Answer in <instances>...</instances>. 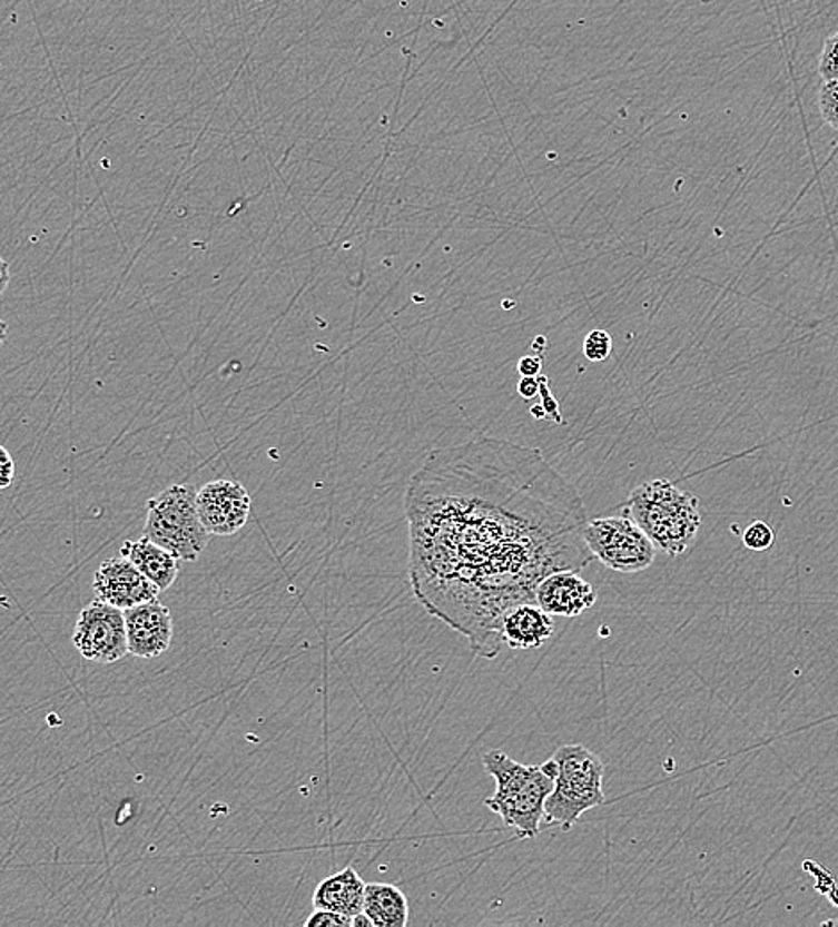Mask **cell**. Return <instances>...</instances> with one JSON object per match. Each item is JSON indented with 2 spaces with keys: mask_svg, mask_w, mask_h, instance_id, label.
Returning <instances> with one entry per match:
<instances>
[{
  "mask_svg": "<svg viewBox=\"0 0 838 927\" xmlns=\"http://www.w3.org/2000/svg\"><path fill=\"white\" fill-rule=\"evenodd\" d=\"M408 576L417 603L496 659L502 619L534 601L555 571H582L594 556L588 511L543 453L480 437L432 450L404 497Z\"/></svg>",
  "mask_w": 838,
  "mask_h": 927,
  "instance_id": "obj_1",
  "label": "cell"
},
{
  "mask_svg": "<svg viewBox=\"0 0 838 927\" xmlns=\"http://www.w3.org/2000/svg\"><path fill=\"white\" fill-rule=\"evenodd\" d=\"M482 766L496 781V790L484 805L494 811L503 826L514 829L521 840L535 838L544 822V805L553 790V778L541 766H525L505 751L491 749Z\"/></svg>",
  "mask_w": 838,
  "mask_h": 927,
  "instance_id": "obj_2",
  "label": "cell"
},
{
  "mask_svg": "<svg viewBox=\"0 0 838 927\" xmlns=\"http://www.w3.org/2000/svg\"><path fill=\"white\" fill-rule=\"evenodd\" d=\"M627 514L669 556L683 555L701 529L700 500L669 480L637 485L628 497Z\"/></svg>",
  "mask_w": 838,
  "mask_h": 927,
  "instance_id": "obj_3",
  "label": "cell"
},
{
  "mask_svg": "<svg viewBox=\"0 0 838 927\" xmlns=\"http://www.w3.org/2000/svg\"><path fill=\"white\" fill-rule=\"evenodd\" d=\"M541 767L553 778V790L544 805L548 826L570 831L585 811L605 802V763L585 746H561Z\"/></svg>",
  "mask_w": 838,
  "mask_h": 927,
  "instance_id": "obj_4",
  "label": "cell"
},
{
  "mask_svg": "<svg viewBox=\"0 0 838 927\" xmlns=\"http://www.w3.org/2000/svg\"><path fill=\"white\" fill-rule=\"evenodd\" d=\"M147 511L145 538L177 561L197 562L211 539L198 517L197 491L191 485H170L148 500Z\"/></svg>",
  "mask_w": 838,
  "mask_h": 927,
  "instance_id": "obj_5",
  "label": "cell"
},
{
  "mask_svg": "<svg viewBox=\"0 0 838 927\" xmlns=\"http://www.w3.org/2000/svg\"><path fill=\"white\" fill-rule=\"evenodd\" d=\"M583 538L592 556L618 573L648 570L657 556V546L628 514L588 521Z\"/></svg>",
  "mask_w": 838,
  "mask_h": 927,
  "instance_id": "obj_6",
  "label": "cell"
},
{
  "mask_svg": "<svg viewBox=\"0 0 838 927\" xmlns=\"http://www.w3.org/2000/svg\"><path fill=\"white\" fill-rule=\"evenodd\" d=\"M72 642L81 657L91 662L115 663L124 659L129 654L124 610L95 598L81 610Z\"/></svg>",
  "mask_w": 838,
  "mask_h": 927,
  "instance_id": "obj_7",
  "label": "cell"
},
{
  "mask_svg": "<svg viewBox=\"0 0 838 927\" xmlns=\"http://www.w3.org/2000/svg\"><path fill=\"white\" fill-rule=\"evenodd\" d=\"M252 500L247 489L233 480H215L197 491L198 517L209 535H234L247 524Z\"/></svg>",
  "mask_w": 838,
  "mask_h": 927,
  "instance_id": "obj_8",
  "label": "cell"
},
{
  "mask_svg": "<svg viewBox=\"0 0 838 927\" xmlns=\"http://www.w3.org/2000/svg\"><path fill=\"white\" fill-rule=\"evenodd\" d=\"M129 653L138 659H156L170 648L174 639V618L161 601H145L124 610Z\"/></svg>",
  "mask_w": 838,
  "mask_h": 927,
  "instance_id": "obj_9",
  "label": "cell"
},
{
  "mask_svg": "<svg viewBox=\"0 0 838 927\" xmlns=\"http://www.w3.org/2000/svg\"><path fill=\"white\" fill-rule=\"evenodd\" d=\"M95 598L117 609L127 610L145 601L154 600L159 589L126 556H115L102 562L93 579Z\"/></svg>",
  "mask_w": 838,
  "mask_h": 927,
  "instance_id": "obj_10",
  "label": "cell"
},
{
  "mask_svg": "<svg viewBox=\"0 0 838 927\" xmlns=\"http://www.w3.org/2000/svg\"><path fill=\"white\" fill-rule=\"evenodd\" d=\"M598 594L579 571H555L539 582L534 601L550 615L576 618L597 603Z\"/></svg>",
  "mask_w": 838,
  "mask_h": 927,
  "instance_id": "obj_11",
  "label": "cell"
},
{
  "mask_svg": "<svg viewBox=\"0 0 838 927\" xmlns=\"http://www.w3.org/2000/svg\"><path fill=\"white\" fill-rule=\"evenodd\" d=\"M555 632L553 615L544 612L535 601L511 607L502 619V641L511 650H538Z\"/></svg>",
  "mask_w": 838,
  "mask_h": 927,
  "instance_id": "obj_12",
  "label": "cell"
},
{
  "mask_svg": "<svg viewBox=\"0 0 838 927\" xmlns=\"http://www.w3.org/2000/svg\"><path fill=\"white\" fill-rule=\"evenodd\" d=\"M364 888L366 882L359 872L354 867H345L318 882L313 894V906L354 918L363 911Z\"/></svg>",
  "mask_w": 838,
  "mask_h": 927,
  "instance_id": "obj_13",
  "label": "cell"
},
{
  "mask_svg": "<svg viewBox=\"0 0 838 927\" xmlns=\"http://www.w3.org/2000/svg\"><path fill=\"white\" fill-rule=\"evenodd\" d=\"M120 555L129 559L144 573L145 579L150 580L161 592L170 589L179 576L176 556L145 535L138 541L124 542Z\"/></svg>",
  "mask_w": 838,
  "mask_h": 927,
  "instance_id": "obj_14",
  "label": "cell"
},
{
  "mask_svg": "<svg viewBox=\"0 0 838 927\" xmlns=\"http://www.w3.org/2000/svg\"><path fill=\"white\" fill-rule=\"evenodd\" d=\"M363 914L373 927H405L408 924V900L404 891L391 882H366Z\"/></svg>",
  "mask_w": 838,
  "mask_h": 927,
  "instance_id": "obj_15",
  "label": "cell"
},
{
  "mask_svg": "<svg viewBox=\"0 0 838 927\" xmlns=\"http://www.w3.org/2000/svg\"><path fill=\"white\" fill-rule=\"evenodd\" d=\"M612 354V337L603 328H594L583 339V355L591 363H603Z\"/></svg>",
  "mask_w": 838,
  "mask_h": 927,
  "instance_id": "obj_16",
  "label": "cell"
},
{
  "mask_svg": "<svg viewBox=\"0 0 838 927\" xmlns=\"http://www.w3.org/2000/svg\"><path fill=\"white\" fill-rule=\"evenodd\" d=\"M819 111L822 120L838 132V79L826 82L819 90Z\"/></svg>",
  "mask_w": 838,
  "mask_h": 927,
  "instance_id": "obj_17",
  "label": "cell"
},
{
  "mask_svg": "<svg viewBox=\"0 0 838 927\" xmlns=\"http://www.w3.org/2000/svg\"><path fill=\"white\" fill-rule=\"evenodd\" d=\"M745 546L751 551H766L775 544V530L766 521H755L742 535Z\"/></svg>",
  "mask_w": 838,
  "mask_h": 927,
  "instance_id": "obj_18",
  "label": "cell"
},
{
  "mask_svg": "<svg viewBox=\"0 0 838 927\" xmlns=\"http://www.w3.org/2000/svg\"><path fill=\"white\" fill-rule=\"evenodd\" d=\"M819 73L825 82L837 81L838 79V32L831 34L825 41L819 58Z\"/></svg>",
  "mask_w": 838,
  "mask_h": 927,
  "instance_id": "obj_19",
  "label": "cell"
},
{
  "mask_svg": "<svg viewBox=\"0 0 838 927\" xmlns=\"http://www.w3.org/2000/svg\"><path fill=\"white\" fill-rule=\"evenodd\" d=\"M354 918L346 917V915L336 914L331 909H316L313 914L305 918V927H352Z\"/></svg>",
  "mask_w": 838,
  "mask_h": 927,
  "instance_id": "obj_20",
  "label": "cell"
},
{
  "mask_svg": "<svg viewBox=\"0 0 838 927\" xmlns=\"http://www.w3.org/2000/svg\"><path fill=\"white\" fill-rule=\"evenodd\" d=\"M539 378V395L543 398V407L546 411V417H552L553 422L562 423L561 416V407H559V402H556L555 396L552 395V391H550V381L544 375H538Z\"/></svg>",
  "mask_w": 838,
  "mask_h": 927,
  "instance_id": "obj_21",
  "label": "cell"
},
{
  "mask_svg": "<svg viewBox=\"0 0 838 927\" xmlns=\"http://www.w3.org/2000/svg\"><path fill=\"white\" fill-rule=\"evenodd\" d=\"M14 480V461L11 453L0 444V491L10 487Z\"/></svg>",
  "mask_w": 838,
  "mask_h": 927,
  "instance_id": "obj_22",
  "label": "cell"
},
{
  "mask_svg": "<svg viewBox=\"0 0 838 927\" xmlns=\"http://www.w3.org/2000/svg\"><path fill=\"white\" fill-rule=\"evenodd\" d=\"M517 372L521 377H538L543 372V355H525L517 363Z\"/></svg>",
  "mask_w": 838,
  "mask_h": 927,
  "instance_id": "obj_23",
  "label": "cell"
},
{
  "mask_svg": "<svg viewBox=\"0 0 838 927\" xmlns=\"http://www.w3.org/2000/svg\"><path fill=\"white\" fill-rule=\"evenodd\" d=\"M517 393L525 400H532L535 395H539V378L538 377H523L517 384Z\"/></svg>",
  "mask_w": 838,
  "mask_h": 927,
  "instance_id": "obj_24",
  "label": "cell"
},
{
  "mask_svg": "<svg viewBox=\"0 0 838 927\" xmlns=\"http://www.w3.org/2000/svg\"><path fill=\"white\" fill-rule=\"evenodd\" d=\"M10 265H8V263H6V260L2 259V257H0V298H2V295H4L6 289H8V286H10Z\"/></svg>",
  "mask_w": 838,
  "mask_h": 927,
  "instance_id": "obj_25",
  "label": "cell"
},
{
  "mask_svg": "<svg viewBox=\"0 0 838 927\" xmlns=\"http://www.w3.org/2000/svg\"><path fill=\"white\" fill-rule=\"evenodd\" d=\"M352 927H373V923L369 920L368 915L361 911V914L355 915L354 920H352Z\"/></svg>",
  "mask_w": 838,
  "mask_h": 927,
  "instance_id": "obj_26",
  "label": "cell"
},
{
  "mask_svg": "<svg viewBox=\"0 0 838 927\" xmlns=\"http://www.w3.org/2000/svg\"><path fill=\"white\" fill-rule=\"evenodd\" d=\"M8 334H10L8 323H6L4 319H0V346L4 345L6 339H8Z\"/></svg>",
  "mask_w": 838,
  "mask_h": 927,
  "instance_id": "obj_27",
  "label": "cell"
},
{
  "mask_svg": "<svg viewBox=\"0 0 838 927\" xmlns=\"http://www.w3.org/2000/svg\"><path fill=\"white\" fill-rule=\"evenodd\" d=\"M530 414H532L535 420H543V417H546V411H544L543 405H535V407H532V411H530Z\"/></svg>",
  "mask_w": 838,
  "mask_h": 927,
  "instance_id": "obj_28",
  "label": "cell"
},
{
  "mask_svg": "<svg viewBox=\"0 0 838 927\" xmlns=\"http://www.w3.org/2000/svg\"><path fill=\"white\" fill-rule=\"evenodd\" d=\"M535 348H538V354L543 355L544 349H546V337L539 336L534 343Z\"/></svg>",
  "mask_w": 838,
  "mask_h": 927,
  "instance_id": "obj_29",
  "label": "cell"
}]
</instances>
